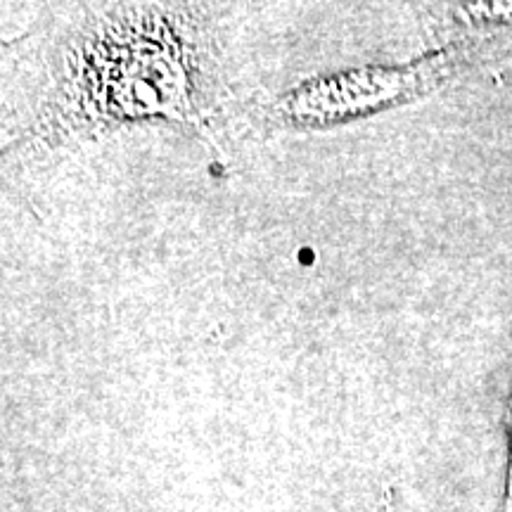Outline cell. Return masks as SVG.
<instances>
[{
  "label": "cell",
  "instance_id": "obj_1",
  "mask_svg": "<svg viewBox=\"0 0 512 512\" xmlns=\"http://www.w3.org/2000/svg\"><path fill=\"white\" fill-rule=\"evenodd\" d=\"M64 98L76 126L162 119L202 128L200 53L188 17L166 5H114L74 38Z\"/></svg>",
  "mask_w": 512,
  "mask_h": 512
},
{
  "label": "cell",
  "instance_id": "obj_2",
  "mask_svg": "<svg viewBox=\"0 0 512 512\" xmlns=\"http://www.w3.org/2000/svg\"><path fill=\"white\" fill-rule=\"evenodd\" d=\"M456 55L434 53L411 64H370L311 76L275 100V117L297 128L335 126L399 107L430 93L451 74Z\"/></svg>",
  "mask_w": 512,
  "mask_h": 512
},
{
  "label": "cell",
  "instance_id": "obj_3",
  "mask_svg": "<svg viewBox=\"0 0 512 512\" xmlns=\"http://www.w3.org/2000/svg\"><path fill=\"white\" fill-rule=\"evenodd\" d=\"M456 15L467 24H512V3H463Z\"/></svg>",
  "mask_w": 512,
  "mask_h": 512
},
{
  "label": "cell",
  "instance_id": "obj_4",
  "mask_svg": "<svg viewBox=\"0 0 512 512\" xmlns=\"http://www.w3.org/2000/svg\"><path fill=\"white\" fill-rule=\"evenodd\" d=\"M503 512H512V401H510V434H508V477H505Z\"/></svg>",
  "mask_w": 512,
  "mask_h": 512
},
{
  "label": "cell",
  "instance_id": "obj_5",
  "mask_svg": "<svg viewBox=\"0 0 512 512\" xmlns=\"http://www.w3.org/2000/svg\"><path fill=\"white\" fill-rule=\"evenodd\" d=\"M375 512H396V508H394V494H392V489L384 491L382 501H380V505H377V510H375Z\"/></svg>",
  "mask_w": 512,
  "mask_h": 512
}]
</instances>
